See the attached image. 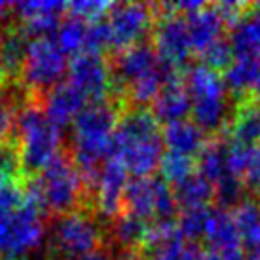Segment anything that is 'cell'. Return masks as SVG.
<instances>
[{"label":"cell","mask_w":260,"mask_h":260,"mask_svg":"<svg viewBox=\"0 0 260 260\" xmlns=\"http://www.w3.org/2000/svg\"><path fill=\"white\" fill-rule=\"evenodd\" d=\"M110 156L122 161L137 179L150 177L164 158V139L158 120L145 109H135L120 118L114 131Z\"/></svg>","instance_id":"6da1fadb"},{"label":"cell","mask_w":260,"mask_h":260,"mask_svg":"<svg viewBox=\"0 0 260 260\" xmlns=\"http://www.w3.org/2000/svg\"><path fill=\"white\" fill-rule=\"evenodd\" d=\"M118 122V110L107 101L86 105L73 122L74 166L86 181H95L105 159L110 156Z\"/></svg>","instance_id":"7a4b0ae2"},{"label":"cell","mask_w":260,"mask_h":260,"mask_svg":"<svg viewBox=\"0 0 260 260\" xmlns=\"http://www.w3.org/2000/svg\"><path fill=\"white\" fill-rule=\"evenodd\" d=\"M116 80L127 87L129 99L137 105H150L177 71L166 65L150 44H135L118 51L112 65Z\"/></svg>","instance_id":"3957f363"},{"label":"cell","mask_w":260,"mask_h":260,"mask_svg":"<svg viewBox=\"0 0 260 260\" xmlns=\"http://www.w3.org/2000/svg\"><path fill=\"white\" fill-rule=\"evenodd\" d=\"M17 135V154L25 171H42L59 156L61 129L48 120L44 109L37 105H25L14 120Z\"/></svg>","instance_id":"277c9868"},{"label":"cell","mask_w":260,"mask_h":260,"mask_svg":"<svg viewBox=\"0 0 260 260\" xmlns=\"http://www.w3.org/2000/svg\"><path fill=\"white\" fill-rule=\"evenodd\" d=\"M184 86L192 99V122L203 131L222 129L230 118V99L222 76L202 63L188 69Z\"/></svg>","instance_id":"5b68a950"},{"label":"cell","mask_w":260,"mask_h":260,"mask_svg":"<svg viewBox=\"0 0 260 260\" xmlns=\"http://www.w3.org/2000/svg\"><path fill=\"white\" fill-rule=\"evenodd\" d=\"M84 177L80 169L69 158L59 154L50 166L42 169L29 194L38 203V207L48 213L65 215L74 211L76 203L84 194Z\"/></svg>","instance_id":"8992f818"},{"label":"cell","mask_w":260,"mask_h":260,"mask_svg":"<svg viewBox=\"0 0 260 260\" xmlns=\"http://www.w3.org/2000/svg\"><path fill=\"white\" fill-rule=\"evenodd\" d=\"M46 238L42 209L27 192V200L0 215V258L23 260L38 251Z\"/></svg>","instance_id":"52a82bcc"},{"label":"cell","mask_w":260,"mask_h":260,"mask_svg":"<svg viewBox=\"0 0 260 260\" xmlns=\"http://www.w3.org/2000/svg\"><path fill=\"white\" fill-rule=\"evenodd\" d=\"M53 251L63 260H82L97 253L101 243V226L91 215L71 211L59 215L50 228Z\"/></svg>","instance_id":"ba28073f"},{"label":"cell","mask_w":260,"mask_h":260,"mask_svg":"<svg viewBox=\"0 0 260 260\" xmlns=\"http://www.w3.org/2000/svg\"><path fill=\"white\" fill-rule=\"evenodd\" d=\"M69 73V55L59 48L53 37L32 38L23 63V84L32 91H50L61 84Z\"/></svg>","instance_id":"9c48e42d"},{"label":"cell","mask_w":260,"mask_h":260,"mask_svg":"<svg viewBox=\"0 0 260 260\" xmlns=\"http://www.w3.org/2000/svg\"><path fill=\"white\" fill-rule=\"evenodd\" d=\"M123 205L127 213L145 222H171L177 211L173 188H169L161 177H145L135 179L127 184Z\"/></svg>","instance_id":"30bf717a"},{"label":"cell","mask_w":260,"mask_h":260,"mask_svg":"<svg viewBox=\"0 0 260 260\" xmlns=\"http://www.w3.org/2000/svg\"><path fill=\"white\" fill-rule=\"evenodd\" d=\"M105 35V44L114 50H125L141 44L152 25L150 8L141 2L112 4L105 19L99 21Z\"/></svg>","instance_id":"8fae6325"},{"label":"cell","mask_w":260,"mask_h":260,"mask_svg":"<svg viewBox=\"0 0 260 260\" xmlns=\"http://www.w3.org/2000/svg\"><path fill=\"white\" fill-rule=\"evenodd\" d=\"M145 243L148 245L150 260H220L217 253L182 239L175 222H158L150 226Z\"/></svg>","instance_id":"7c38bea8"},{"label":"cell","mask_w":260,"mask_h":260,"mask_svg":"<svg viewBox=\"0 0 260 260\" xmlns=\"http://www.w3.org/2000/svg\"><path fill=\"white\" fill-rule=\"evenodd\" d=\"M69 82L86 99L103 101L110 87V67L101 51H84L69 63Z\"/></svg>","instance_id":"4fadbf2b"},{"label":"cell","mask_w":260,"mask_h":260,"mask_svg":"<svg viewBox=\"0 0 260 260\" xmlns=\"http://www.w3.org/2000/svg\"><path fill=\"white\" fill-rule=\"evenodd\" d=\"M154 46L159 59L173 71H179L182 65H186L194 51L186 17H182L181 14L164 15L154 30Z\"/></svg>","instance_id":"5bb4252c"},{"label":"cell","mask_w":260,"mask_h":260,"mask_svg":"<svg viewBox=\"0 0 260 260\" xmlns=\"http://www.w3.org/2000/svg\"><path fill=\"white\" fill-rule=\"evenodd\" d=\"M129 184V173L122 161L109 156L95 177V205L99 215L114 220L123 207V196Z\"/></svg>","instance_id":"9a60e30c"},{"label":"cell","mask_w":260,"mask_h":260,"mask_svg":"<svg viewBox=\"0 0 260 260\" xmlns=\"http://www.w3.org/2000/svg\"><path fill=\"white\" fill-rule=\"evenodd\" d=\"M23 21V30L32 38L53 37L61 23V14L67 10L65 2L57 0H25L14 6Z\"/></svg>","instance_id":"2e32d148"},{"label":"cell","mask_w":260,"mask_h":260,"mask_svg":"<svg viewBox=\"0 0 260 260\" xmlns=\"http://www.w3.org/2000/svg\"><path fill=\"white\" fill-rule=\"evenodd\" d=\"M86 101V97L80 93L71 82H65V84H59L46 93L44 112L55 127L63 131L84 110Z\"/></svg>","instance_id":"e0dca14e"},{"label":"cell","mask_w":260,"mask_h":260,"mask_svg":"<svg viewBox=\"0 0 260 260\" xmlns=\"http://www.w3.org/2000/svg\"><path fill=\"white\" fill-rule=\"evenodd\" d=\"M190 112H192V99H190L184 82L179 78L169 80L152 103L154 118L158 122H164L166 125L186 120Z\"/></svg>","instance_id":"ac0fdd59"},{"label":"cell","mask_w":260,"mask_h":260,"mask_svg":"<svg viewBox=\"0 0 260 260\" xmlns=\"http://www.w3.org/2000/svg\"><path fill=\"white\" fill-rule=\"evenodd\" d=\"M228 171L247 190L260 192V145L232 143L226 150Z\"/></svg>","instance_id":"d6986e66"},{"label":"cell","mask_w":260,"mask_h":260,"mask_svg":"<svg viewBox=\"0 0 260 260\" xmlns=\"http://www.w3.org/2000/svg\"><path fill=\"white\" fill-rule=\"evenodd\" d=\"M188 32H190V42L192 50L202 53L205 48H209L211 44L220 40L224 30V17L217 10V6H203L194 14L186 15Z\"/></svg>","instance_id":"ffe728a7"},{"label":"cell","mask_w":260,"mask_h":260,"mask_svg":"<svg viewBox=\"0 0 260 260\" xmlns=\"http://www.w3.org/2000/svg\"><path fill=\"white\" fill-rule=\"evenodd\" d=\"M203 238L209 245V251L217 254L243 249L238 226H236V220H234V213H230L228 209L211 211L209 222H207Z\"/></svg>","instance_id":"44dd1931"},{"label":"cell","mask_w":260,"mask_h":260,"mask_svg":"<svg viewBox=\"0 0 260 260\" xmlns=\"http://www.w3.org/2000/svg\"><path fill=\"white\" fill-rule=\"evenodd\" d=\"M228 42L234 57H258L260 59V6L254 12L241 14L232 23Z\"/></svg>","instance_id":"7402d4cb"},{"label":"cell","mask_w":260,"mask_h":260,"mask_svg":"<svg viewBox=\"0 0 260 260\" xmlns=\"http://www.w3.org/2000/svg\"><path fill=\"white\" fill-rule=\"evenodd\" d=\"M164 146L169 152H177L182 156H200L205 143V131L198 127L192 120H181V122L167 123L161 131Z\"/></svg>","instance_id":"603a6c76"},{"label":"cell","mask_w":260,"mask_h":260,"mask_svg":"<svg viewBox=\"0 0 260 260\" xmlns=\"http://www.w3.org/2000/svg\"><path fill=\"white\" fill-rule=\"evenodd\" d=\"M234 220L247 260H260V205L253 200H243L234 211Z\"/></svg>","instance_id":"cb8c5ba5"},{"label":"cell","mask_w":260,"mask_h":260,"mask_svg":"<svg viewBox=\"0 0 260 260\" xmlns=\"http://www.w3.org/2000/svg\"><path fill=\"white\" fill-rule=\"evenodd\" d=\"M30 37L23 29H8L0 35V71L6 76L21 74Z\"/></svg>","instance_id":"d4e9b609"},{"label":"cell","mask_w":260,"mask_h":260,"mask_svg":"<svg viewBox=\"0 0 260 260\" xmlns=\"http://www.w3.org/2000/svg\"><path fill=\"white\" fill-rule=\"evenodd\" d=\"M89 35H91V23L69 14L65 19H61L53 38L67 55L74 57L78 53L89 51Z\"/></svg>","instance_id":"484cf974"},{"label":"cell","mask_w":260,"mask_h":260,"mask_svg":"<svg viewBox=\"0 0 260 260\" xmlns=\"http://www.w3.org/2000/svg\"><path fill=\"white\" fill-rule=\"evenodd\" d=\"M260 76L258 57H234L232 63L224 69L222 80L228 91L234 95H241L245 91H253L254 84Z\"/></svg>","instance_id":"4316f807"},{"label":"cell","mask_w":260,"mask_h":260,"mask_svg":"<svg viewBox=\"0 0 260 260\" xmlns=\"http://www.w3.org/2000/svg\"><path fill=\"white\" fill-rule=\"evenodd\" d=\"M173 196L177 205H181L182 209L184 207H202L215 198V184L207 181L200 171H194L184 181L175 184Z\"/></svg>","instance_id":"83f0119b"},{"label":"cell","mask_w":260,"mask_h":260,"mask_svg":"<svg viewBox=\"0 0 260 260\" xmlns=\"http://www.w3.org/2000/svg\"><path fill=\"white\" fill-rule=\"evenodd\" d=\"M230 133L234 143L239 145H258L260 143V105L247 103L232 118Z\"/></svg>","instance_id":"f1b7e54d"},{"label":"cell","mask_w":260,"mask_h":260,"mask_svg":"<svg viewBox=\"0 0 260 260\" xmlns=\"http://www.w3.org/2000/svg\"><path fill=\"white\" fill-rule=\"evenodd\" d=\"M226 150H228V145H224L220 141H211V143H207V145L203 146V150L200 152L198 171H200L207 181L213 182V184L230 173V171H228Z\"/></svg>","instance_id":"f546056e"},{"label":"cell","mask_w":260,"mask_h":260,"mask_svg":"<svg viewBox=\"0 0 260 260\" xmlns=\"http://www.w3.org/2000/svg\"><path fill=\"white\" fill-rule=\"evenodd\" d=\"M148 232H150L148 222L133 217L129 213H120L112 220V238L116 239L118 245L127 247V249L139 245V243H145Z\"/></svg>","instance_id":"4dcf8cb0"},{"label":"cell","mask_w":260,"mask_h":260,"mask_svg":"<svg viewBox=\"0 0 260 260\" xmlns=\"http://www.w3.org/2000/svg\"><path fill=\"white\" fill-rule=\"evenodd\" d=\"M211 217V209L207 205L202 207H184L181 209L179 217H177V232L181 234L182 239H186L190 243H196V239L203 238L207 222Z\"/></svg>","instance_id":"1f68e13d"},{"label":"cell","mask_w":260,"mask_h":260,"mask_svg":"<svg viewBox=\"0 0 260 260\" xmlns=\"http://www.w3.org/2000/svg\"><path fill=\"white\" fill-rule=\"evenodd\" d=\"M159 171H161V179L167 184H177V182L184 181L186 177L194 173V159L190 156H182L177 152H164V158L159 161Z\"/></svg>","instance_id":"d6a6232c"},{"label":"cell","mask_w":260,"mask_h":260,"mask_svg":"<svg viewBox=\"0 0 260 260\" xmlns=\"http://www.w3.org/2000/svg\"><path fill=\"white\" fill-rule=\"evenodd\" d=\"M243 192H245V186L232 173H228L218 182H215V198L222 207H230V205L238 207L239 203L243 202Z\"/></svg>","instance_id":"836d02e7"},{"label":"cell","mask_w":260,"mask_h":260,"mask_svg":"<svg viewBox=\"0 0 260 260\" xmlns=\"http://www.w3.org/2000/svg\"><path fill=\"white\" fill-rule=\"evenodd\" d=\"M112 8V4L103 2V0H76L67 4V10L71 12V15L80 17L87 23H97L105 14H109V10Z\"/></svg>","instance_id":"e575fe53"},{"label":"cell","mask_w":260,"mask_h":260,"mask_svg":"<svg viewBox=\"0 0 260 260\" xmlns=\"http://www.w3.org/2000/svg\"><path fill=\"white\" fill-rule=\"evenodd\" d=\"M200 55L203 59V65L217 71V69H226L230 65L234 59V51L230 48L228 38H220L215 44H211L209 48H205Z\"/></svg>","instance_id":"d590c367"},{"label":"cell","mask_w":260,"mask_h":260,"mask_svg":"<svg viewBox=\"0 0 260 260\" xmlns=\"http://www.w3.org/2000/svg\"><path fill=\"white\" fill-rule=\"evenodd\" d=\"M19 167H21L19 154H17L14 146H0V184H6V182L14 181L17 171H19Z\"/></svg>","instance_id":"8d00e7d4"},{"label":"cell","mask_w":260,"mask_h":260,"mask_svg":"<svg viewBox=\"0 0 260 260\" xmlns=\"http://www.w3.org/2000/svg\"><path fill=\"white\" fill-rule=\"evenodd\" d=\"M25 200H27V192L19 184H15V181L0 184V215L17 209Z\"/></svg>","instance_id":"74e56055"},{"label":"cell","mask_w":260,"mask_h":260,"mask_svg":"<svg viewBox=\"0 0 260 260\" xmlns=\"http://www.w3.org/2000/svg\"><path fill=\"white\" fill-rule=\"evenodd\" d=\"M14 120H15L14 110L2 101L0 103V146L4 145L6 137L12 133V129H14Z\"/></svg>","instance_id":"f35d334b"},{"label":"cell","mask_w":260,"mask_h":260,"mask_svg":"<svg viewBox=\"0 0 260 260\" xmlns=\"http://www.w3.org/2000/svg\"><path fill=\"white\" fill-rule=\"evenodd\" d=\"M82 260H114L112 256H109L107 253H93V254H89V256H86V258H82Z\"/></svg>","instance_id":"ab89813d"},{"label":"cell","mask_w":260,"mask_h":260,"mask_svg":"<svg viewBox=\"0 0 260 260\" xmlns=\"http://www.w3.org/2000/svg\"><path fill=\"white\" fill-rule=\"evenodd\" d=\"M6 12H8V4L0 2V27H2V23L6 19Z\"/></svg>","instance_id":"60d3db41"},{"label":"cell","mask_w":260,"mask_h":260,"mask_svg":"<svg viewBox=\"0 0 260 260\" xmlns=\"http://www.w3.org/2000/svg\"><path fill=\"white\" fill-rule=\"evenodd\" d=\"M253 93H254V97H256V99H258V103H260V76H258V80H256L254 87H253Z\"/></svg>","instance_id":"b9f144b4"}]
</instances>
